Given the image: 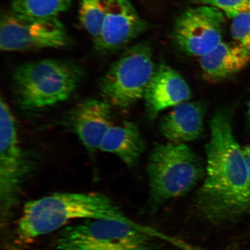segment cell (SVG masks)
<instances>
[{
  "label": "cell",
  "mask_w": 250,
  "mask_h": 250,
  "mask_svg": "<svg viewBox=\"0 0 250 250\" xmlns=\"http://www.w3.org/2000/svg\"><path fill=\"white\" fill-rule=\"evenodd\" d=\"M206 146V175L197 193V211L209 223L223 225L250 210V181L244 151L226 112L218 111L210 123Z\"/></svg>",
  "instance_id": "cell-1"
},
{
  "label": "cell",
  "mask_w": 250,
  "mask_h": 250,
  "mask_svg": "<svg viewBox=\"0 0 250 250\" xmlns=\"http://www.w3.org/2000/svg\"><path fill=\"white\" fill-rule=\"evenodd\" d=\"M125 217L116 203L102 193L56 192L25 203L17 234L28 243L76 219Z\"/></svg>",
  "instance_id": "cell-2"
},
{
  "label": "cell",
  "mask_w": 250,
  "mask_h": 250,
  "mask_svg": "<svg viewBox=\"0 0 250 250\" xmlns=\"http://www.w3.org/2000/svg\"><path fill=\"white\" fill-rule=\"evenodd\" d=\"M85 76L83 67L74 61L45 59L25 62L12 74L16 104L26 112L55 107L70 98Z\"/></svg>",
  "instance_id": "cell-3"
},
{
  "label": "cell",
  "mask_w": 250,
  "mask_h": 250,
  "mask_svg": "<svg viewBox=\"0 0 250 250\" xmlns=\"http://www.w3.org/2000/svg\"><path fill=\"white\" fill-rule=\"evenodd\" d=\"M152 211L186 194L206 175L201 159L185 144H156L146 167Z\"/></svg>",
  "instance_id": "cell-4"
},
{
  "label": "cell",
  "mask_w": 250,
  "mask_h": 250,
  "mask_svg": "<svg viewBox=\"0 0 250 250\" xmlns=\"http://www.w3.org/2000/svg\"><path fill=\"white\" fill-rule=\"evenodd\" d=\"M156 68L148 43L130 47L110 65L100 80L102 98L112 107H130L144 98Z\"/></svg>",
  "instance_id": "cell-5"
},
{
  "label": "cell",
  "mask_w": 250,
  "mask_h": 250,
  "mask_svg": "<svg viewBox=\"0 0 250 250\" xmlns=\"http://www.w3.org/2000/svg\"><path fill=\"white\" fill-rule=\"evenodd\" d=\"M154 237L176 246L182 243L126 217L87 219L83 223L65 227L59 234L56 246L117 249L148 243Z\"/></svg>",
  "instance_id": "cell-6"
},
{
  "label": "cell",
  "mask_w": 250,
  "mask_h": 250,
  "mask_svg": "<svg viewBox=\"0 0 250 250\" xmlns=\"http://www.w3.org/2000/svg\"><path fill=\"white\" fill-rule=\"evenodd\" d=\"M33 166L21 146L17 124L7 103L0 101V201L1 224L7 223Z\"/></svg>",
  "instance_id": "cell-7"
},
{
  "label": "cell",
  "mask_w": 250,
  "mask_h": 250,
  "mask_svg": "<svg viewBox=\"0 0 250 250\" xmlns=\"http://www.w3.org/2000/svg\"><path fill=\"white\" fill-rule=\"evenodd\" d=\"M70 37L58 18L30 20L9 11L2 14L0 48L8 52L34 51L62 48L69 45Z\"/></svg>",
  "instance_id": "cell-8"
},
{
  "label": "cell",
  "mask_w": 250,
  "mask_h": 250,
  "mask_svg": "<svg viewBox=\"0 0 250 250\" xmlns=\"http://www.w3.org/2000/svg\"><path fill=\"white\" fill-rule=\"evenodd\" d=\"M224 24L225 14L220 9L199 5L177 19L173 39L181 51L201 58L223 42Z\"/></svg>",
  "instance_id": "cell-9"
},
{
  "label": "cell",
  "mask_w": 250,
  "mask_h": 250,
  "mask_svg": "<svg viewBox=\"0 0 250 250\" xmlns=\"http://www.w3.org/2000/svg\"><path fill=\"white\" fill-rule=\"evenodd\" d=\"M147 27L130 0H108L101 33L94 44L101 52L117 51L129 44Z\"/></svg>",
  "instance_id": "cell-10"
},
{
  "label": "cell",
  "mask_w": 250,
  "mask_h": 250,
  "mask_svg": "<svg viewBox=\"0 0 250 250\" xmlns=\"http://www.w3.org/2000/svg\"><path fill=\"white\" fill-rule=\"evenodd\" d=\"M112 106L103 99L87 98L68 112L66 125L90 155L99 149L102 141L112 126Z\"/></svg>",
  "instance_id": "cell-11"
},
{
  "label": "cell",
  "mask_w": 250,
  "mask_h": 250,
  "mask_svg": "<svg viewBox=\"0 0 250 250\" xmlns=\"http://www.w3.org/2000/svg\"><path fill=\"white\" fill-rule=\"evenodd\" d=\"M191 97V91L181 75L169 65L161 62L146 87V111L151 121L166 108L175 107Z\"/></svg>",
  "instance_id": "cell-12"
},
{
  "label": "cell",
  "mask_w": 250,
  "mask_h": 250,
  "mask_svg": "<svg viewBox=\"0 0 250 250\" xmlns=\"http://www.w3.org/2000/svg\"><path fill=\"white\" fill-rule=\"evenodd\" d=\"M205 112L201 103H181L161 119L159 130L171 143L185 144L198 140L204 132Z\"/></svg>",
  "instance_id": "cell-13"
},
{
  "label": "cell",
  "mask_w": 250,
  "mask_h": 250,
  "mask_svg": "<svg viewBox=\"0 0 250 250\" xmlns=\"http://www.w3.org/2000/svg\"><path fill=\"white\" fill-rule=\"evenodd\" d=\"M199 62L204 79L217 83L244 69L250 62V52L236 42H223Z\"/></svg>",
  "instance_id": "cell-14"
},
{
  "label": "cell",
  "mask_w": 250,
  "mask_h": 250,
  "mask_svg": "<svg viewBox=\"0 0 250 250\" xmlns=\"http://www.w3.org/2000/svg\"><path fill=\"white\" fill-rule=\"evenodd\" d=\"M145 149V141L138 127L128 121L109 127L99 148L103 152L116 155L129 167L138 163Z\"/></svg>",
  "instance_id": "cell-15"
},
{
  "label": "cell",
  "mask_w": 250,
  "mask_h": 250,
  "mask_svg": "<svg viewBox=\"0 0 250 250\" xmlns=\"http://www.w3.org/2000/svg\"><path fill=\"white\" fill-rule=\"evenodd\" d=\"M73 0H11L10 11L30 20L58 18L68 10Z\"/></svg>",
  "instance_id": "cell-16"
},
{
  "label": "cell",
  "mask_w": 250,
  "mask_h": 250,
  "mask_svg": "<svg viewBox=\"0 0 250 250\" xmlns=\"http://www.w3.org/2000/svg\"><path fill=\"white\" fill-rule=\"evenodd\" d=\"M108 0H81L80 21L84 29L96 42L101 34L107 14Z\"/></svg>",
  "instance_id": "cell-17"
},
{
  "label": "cell",
  "mask_w": 250,
  "mask_h": 250,
  "mask_svg": "<svg viewBox=\"0 0 250 250\" xmlns=\"http://www.w3.org/2000/svg\"><path fill=\"white\" fill-rule=\"evenodd\" d=\"M231 34L236 43L250 52V12H243L232 18Z\"/></svg>",
  "instance_id": "cell-18"
},
{
  "label": "cell",
  "mask_w": 250,
  "mask_h": 250,
  "mask_svg": "<svg viewBox=\"0 0 250 250\" xmlns=\"http://www.w3.org/2000/svg\"><path fill=\"white\" fill-rule=\"evenodd\" d=\"M198 5L211 6L220 9L228 17L233 18L243 12H250V0H192Z\"/></svg>",
  "instance_id": "cell-19"
},
{
  "label": "cell",
  "mask_w": 250,
  "mask_h": 250,
  "mask_svg": "<svg viewBox=\"0 0 250 250\" xmlns=\"http://www.w3.org/2000/svg\"><path fill=\"white\" fill-rule=\"evenodd\" d=\"M56 250H150V249L148 243H146L117 249L81 248V247L70 246H56Z\"/></svg>",
  "instance_id": "cell-20"
},
{
  "label": "cell",
  "mask_w": 250,
  "mask_h": 250,
  "mask_svg": "<svg viewBox=\"0 0 250 250\" xmlns=\"http://www.w3.org/2000/svg\"><path fill=\"white\" fill-rule=\"evenodd\" d=\"M245 153L247 169H248L249 180L250 181V148H246L244 150Z\"/></svg>",
  "instance_id": "cell-21"
},
{
  "label": "cell",
  "mask_w": 250,
  "mask_h": 250,
  "mask_svg": "<svg viewBox=\"0 0 250 250\" xmlns=\"http://www.w3.org/2000/svg\"><path fill=\"white\" fill-rule=\"evenodd\" d=\"M249 116L250 117V103L249 107Z\"/></svg>",
  "instance_id": "cell-22"
},
{
  "label": "cell",
  "mask_w": 250,
  "mask_h": 250,
  "mask_svg": "<svg viewBox=\"0 0 250 250\" xmlns=\"http://www.w3.org/2000/svg\"></svg>",
  "instance_id": "cell-23"
},
{
  "label": "cell",
  "mask_w": 250,
  "mask_h": 250,
  "mask_svg": "<svg viewBox=\"0 0 250 250\" xmlns=\"http://www.w3.org/2000/svg\"><path fill=\"white\" fill-rule=\"evenodd\" d=\"M249 147L250 148V146H249Z\"/></svg>",
  "instance_id": "cell-24"
}]
</instances>
